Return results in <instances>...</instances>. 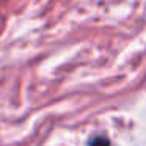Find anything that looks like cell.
<instances>
[{"label":"cell","mask_w":146,"mask_h":146,"mask_svg":"<svg viewBox=\"0 0 146 146\" xmlns=\"http://www.w3.org/2000/svg\"><path fill=\"white\" fill-rule=\"evenodd\" d=\"M90 146H110V141H108L107 137H94L93 140H90Z\"/></svg>","instance_id":"6da1fadb"}]
</instances>
